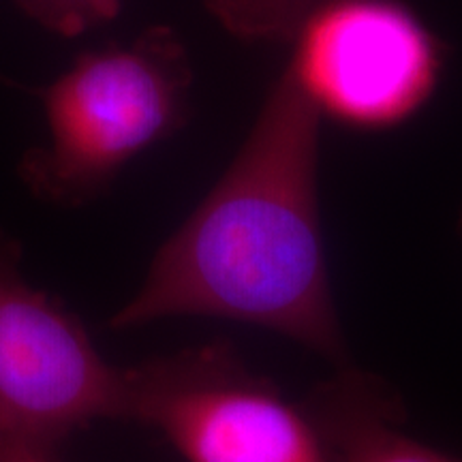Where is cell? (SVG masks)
Wrapping results in <instances>:
<instances>
[{"mask_svg":"<svg viewBox=\"0 0 462 462\" xmlns=\"http://www.w3.org/2000/svg\"><path fill=\"white\" fill-rule=\"evenodd\" d=\"M0 225V441L54 449L99 420L123 418V366L106 362L79 317L22 270Z\"/></svg>","mask_w":462,"mask_h":462,"instance_id":"277c9868","label":"cell"},{"mask_svg":"<svg viewBox=\"0 0 462 462\" xmlns=\"http://www.w3.org/2000/svg\"><path fill=\"white\" fill-rule=\"evenodd\" d=\"M291 43L285 71L306 101L360 131L411 120L446 67L443 43L402 0H323Z\"/></svg>","mask_w":462,"mask_h":462,"instance_id":"5b68a950","label":"cell"},{"mask_svg":"<svg viewBox=\"0 0 462 462\" xmlns=\"http://www.w3.org/2000/svg\"><path fill=\"white\" fill-rule=\"evenodd\" d=\"M321 120L282 71L238 154L159 246L109 328L217 317L285 337L334 368L351 364L321 227Z\"/></svg>","mask_w":462,"mask_h":462,"instance_id":"6da1fadb","label":"cell"},{"mask_svg":"<svg viewBox=\"0 0 462 462\" xmlns=\"http://www.w3.org/2000/svg\"><path fill=\"white\" fill-rule=\"evenodd\" d=\"M323 0H206V9L242 42H291Z\"/></svg>","mask_w":462,"mask_h":462,"instance_id":"52a82bcc","label":"cell"},{"mask_svg":"<svg viewBox=\"0 0 462 462\" xmlns=\"http://www.w3.org/2000/svg\"><path fill=\"white\" fill-rule=\"evenodd\" d=\"M28 20L56 37L78 39L95 28L112 24L123 0H14Z\"/></svg>","mask_w":462,"mask_h":462,"instance_id":"ba28073f","label":"cell"},{"mask_svg":"<svg viewBox=\"0 0 462 462\" xmlns=\"http://www.w3.org/2000/svg\"><path fill=\"white\" fill-rule=\"evenodd\" d=\"M0 462H58V458L54 449L17 441H0Z\"/></svg>","mask_w":462,"mask_h":462,"instance_id":"9c48e42d","label":"cell"},{"mask_svg":"<svg viewBox=\"0 0 462 462\" xmlns=\"http://www.w3.org/2000/svg\"><path fill=\"white\" fill-rule=\"evenodd\" d=\"M304 401L337 462H462V454L415 439L394 388L354 364L334 368Z\"/></svg>","mask_w":462,"mask_h":462,"instance_id":"8992f818","label":"cell"},{"mask_svg":"<svg viewBox=\"0 0 462 462\" xmlns=\"http://www.w3.org/2000/svg\"><path fill=\"white\" fill-rule=\"evenodd\" d=\"M187 462H337L309 404L253 373L229 340L123 366V418Z\"/></svg>","mask_w":462,"mask_h":462,"instance_id":"3957f363","label":"cell"},{"mask_svg":"<svg viewBox=\"0 0 462 462\" xmlns=\"http://www.w3.org/2000/svg\"><path fill=\"white\" fill-rule=\"evenodd\" d=\"M190 90L187 45L170 26L84 51L39 90L48 140L22 157L17 176L45 204H90L189 123Z\"/></svg>","mask_w":462,"mask_h":462,"instance_id":"7a4b0ae2","label":"cell"}]
</instances>
